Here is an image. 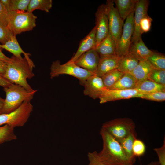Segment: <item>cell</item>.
Wrapping results in <instances>:
<instances>
[{
  "label": "cell",
  "mask_w": 165,
  "mask_h": 165,
  "mask_svg": "<svg viewBox=\"0 0 165 165\" xmlns=\"http://www.w3.org/2000/svg\"><path fill=\"white\" fill-rule=\"evenodd\" d=\"M10 61L7 63V68L3 77L12 84L19 85L27 90L32 92L34 90L27 81L35 75L27 59L24 57L21 58L13 55Z\"/></svg>",
  "instance_id": "1"
},
{
  "label": "cell",
  "mask_w": 165,
  "mask_h": 165,
  "mask_svg": "<svg viewBox=\"0 0 165 165\" xmlns=\"http://www.w3.org/2000/svg\"><path fill=\"white\" fill-rule=\"evenodd\" d=\"M100 133L103 140V148L98 154L105 165L133 164L124 153L118 141L102 127Z\"/></svg>",
  "instance_id": "2"
},
{
  "label": "cell",
  "mask_w": 165,
  "mask_h": 165,
  "mask_svg": "<svg viewBox=\"0 0 165 165\" xmlns=\"http://www.w3.org/2000/svg\"><path fill=\"white\" fill-rule=\"evenodd\" d=\"M6 94V97L3 106L0 109V114H7L19 108L24 101H31L38 90L29 92L22 86L12 84L3 88Z\"/></svg>",
  "instance_id": "3"
},
{
  "label": "cell",
  "mask_w": 165,
  "mask_h": 165,
  "mask_svg": "<svg viewBox=\"0 0 165 165\" xmlns=\"http://www.w3.org/2000/svg\"><path fill=\"white\" fill-rule=\"evenodd\" d=\"M37 17L32 13L15 11L9 13L7 27L14 35L29 31L36 26Z\"/></svg>",
  "instance_id": "4"
},
{
  "label": "cell",
  "mask_w": 165,
  "mask_h": 165,
  "mask_svg": "<svg viewBox=\"0 0 165 165\" xmlns=\"http://www.w3.org/2000/svg\"><path fill=\"white\" fill-rule=\"evenodd\" d=\"M51 78L58 77L60 75H70L78 79L81 85L90 76L95 74L77 66L75 63L69 60L64 64L57 60L53 61L50 68Z\"/></svg>",
  "instance_id": "5"
},
{
  "label": "cell",
  "mask_w": 165,
  "mask_h": 165,
  "mask_svg": "<svg viewBox=\"0 0 165 165\" xmlns=\"http://www.w3.org/2000/svg\"><path fill=\"white\" fill-rule=\"evenodd\" d=\"M102 127L119 142L136 131L134 122L127 118H117L105 122Z\"/></svg>",
  "instance_id": "6"
},
{
  "label": "cell",
  "mask_w": 165,
  "mask_h": 165,
  "mask_svg": "<svg viewBox=\"0 0 165 165\" xmlns=\"http://www.w3.org/2000/svg\"><path fill=\"white\" fill-rule=\"evenodd\" d=\"M33 108L31 101H25L14 111L7 114H0V126L7 125L14 128L24 126L28 121Z\"/></svg>",
  "instance_id": "7"
},
{
  "label": "cell",
  "mask_w": 165,
  "mask_h": 165,
  "mask_svg": "<svg viewBox=\"0 0 165 165\" xmlns=\"http://www.w3.org/2000/svg\"><path fill=\"white\" fill-rule=\"evenodd\" d=\"M114 4L113 0H107L105 4L108 20L109 32L116 46L121 35L124 20L121 17Z\"/></svg>",
  "instance_id": "8"
},
{
  "label": "cell",
  "mask_w": 165,
  "mask_h": 165,
  "mask_svg": "<svg viewBox=\"0 0 165 165\" xmlns=\"http://www.w3.org/2000/svg\"><path fill=\"white\" fill-rule=\"evenodd\" d=\"M134 11L130 13L126 19L121 35L116 45V53L118 57L129 52L134 32Z\"/></svg>",
  "instance_id": "9"
},
{
  "label": "cell",
  "mask_w": 165,
  "mask_h": 165,
  "mask_svg": "<svg viewBox=\"0 0 165 165\" xmlns=\"http://www.w3.org/2000/svg\"><path fill=\"white\" fill-rule=\"evenodd\" d=\"M96 27V47L107 37L109 33L108 20L105 4L97 8L95 14Z\"/></svg>",
  "instance_id": "10"
},
{
  "label": "cell",
  "mask_w": 165,
  "mask_h": 165,
  "mask_svg": "<svg viewBox=\"0 0 165 165\" xmlns=\"http://www.w3.org/2000/svg\"><path fill=\"white\" fill-rule=\"evenodd\" d=\"M142 94L139 92L136 89L126 90H116L105 89L99 98L100 103L103 104L106 102L133 98H141Z\"/></svg>",
  "instance_id": "11"
},
{
  "label": "cell",
  "mask_w": 165,
  "mask_h": 165,
  "mask_svg": "<svg viewBox=\"0 0 165 165\" xmlns=\"http://www.w3.org/2000/svg\"><path fill=\"white\" fill-rule=\"evenodd\" d=\"M149 5L148 0H138L134 11V32L131 43L138 41L141 38L140 29V23L142 18L148 15Z\"/></svg>",
  "instance_id": "12"
},
{
  "label": "cell",
  "mask_w": 165,
  "mask_h": 165,
  "mask_svg": "<svg viewBox=\"0 0 165 165\" xmlns=\"http://www.w3.org/2000/svg\"><path fill=\"white\" fill-rule=\"evenodd\" d=\"M82 85L84 87V94L94 99H99L103 91L106 89L101 78L96 75L88 77Z\"/></svg>",
  "instance_id": "13"
},
{
  "label": "cell",
  "mask_w": 165,
  "mask_h": 165,
  "mask_svg": "<svg viewBox=\"0 0 165 165\" xmlns=\"http://www.w3.org/2000/svg\"><path fill=\"white\" fill-rule=\"evenodd\" d=\"M100 58L95 49H94L83 53L74 62L79 67L96 75Z\"/></svg>",
  "instance_id": "14"
},
{
  "label": "cell",
  "mask_w": 165,
  "mask_h": 165,
  "mask_svg": "<svg viewBox=\"0 0 165 165\" xmlns=\"http://www.w3.org/2000/svg\"><path fill=\"white\" fill-rule=\"evenodd\" d=\"M2 49H5L19 58H22L21 54H24V57L27 60L31 68L33 69L35 67L33 62L29 57L31 54L25 52L22 50L17 40L16 36L13 35L10 39L5 44H0V49L2 50Z\"/></svg>",
  "instance_id": "15"
},
{
  "label": "cell",
  "mask_w": 165,
  "mask_h": 165,
  "mask_svg": "<svg viewBox=\"0 0 165 165\" xmlns=\"http://www.w3.org/2000/svg\"><path fill=\"white\" fill-rule=\"evenodd\" d=\"M96 27L95 26L89 33L80 41L76 52L70 60L75 62L86 52L96 48Z\"/></svg>",
  "instance_id": "16"
},
{
  "label": "cell",
  "mask_w": 165,
  "mask_h": 165,
  "mask_svg": "<svg viewBox=\"0 0 165 165\" xmlns=\"http://www.w3.org/2000/svg\"><path fill=\"white\" fill-rule=\"evenodd\" d=\"M129 52L139 62L147 61L153 52L146 46L141 38L138 41L131 43Z\"/></svg>",
  "instance_id": "17"
},
{
  "label": "cell",
  "mask_w": 165,
  "mask_h": 165,
  "mask_svg": "<svg viewBox=\"0 0 165 165\" xmlns=\"http://www.w3.org/2000/svg\"><path fill=\"white\" fill-rule=\"evenodd\" d=\"M119 57H100L96 75L101 77L108 72L117 68Z\"/></svg>",
  "instance_id": "18"
},
{
  "label": "cell",
  "mask_w": 165,
  "mask_h": 165,
  "mask_svg": "<svg viewBox=\"0 0 165 165\" xmlns=\"http://www.w3.org/2000/svg\"><path fill=\"white\" fill-rule=\"evenodd\" d=\"M153 68L147 61H141L139 62L138 65L134 69L130 72L135 78L137 86L141 83L148 79L149 75Z\"/></svg>",
  "instance_id": "19"
},
{
  "label": "cell",
  "mask_w": 165,
  "mask_h": 165,
  "mask_svg": "<svg viewBox=\"0 0 165 165\" xmlns=\"http://www.w3.org/2000/svg\"><path fill=\"white\" fill-rule=\"evenodd\" d=\"M95 49L100 57L116 56V44L109 32Z\"/></svg>",
  "instance_id": "20"
},
{
  "label": "cell",
  "mask_w": 165,
  "mask_h": 165,
  "mask_svg": "<svg viewBox=\"0 0 165 165\" xmlns=\"http://www.w3.org/2000/svg\"><path fill=\"white\" fill-rule=\"evenodd\" d=\"M138 0H113L116 8L123 20L133 11H134L136 4Z\"/></svg>",
  "instance_id": "21"
},
{
  "label": "cell",
  "mask_w": 165,
  "mask_h": 165,
  "mask_svg": "<svg viewBox=\"0 0 165 165\" xmlns=\"http://www.w3.org/2000/svg\"><path fill=\"white\" fill-rule=\"evenodd\" d=\"M139 61L130 52L119 57L117 69L123 73H130L138 65Z\"/></svg>",
  "instance_id": "22"
},
{
  "label": "cell",
  "mask_w": 165,
  "mask_h": 165,
  "mask_svg": "<svg viewBox=\"0 0 165 165\" xmlns=\"http://www.w3.org/2000/svg\"><path fill=\"white\" fill-rule=\"evenodd\" d=\"M137 136L135 131L131 133L119 142L124 153L133 164L135 162L136 157L133 154L132 146L134 141L137 138Z\"/></svg>",
  "instance_id": "23"
},
{
  "label": "cell",
  "mask_w": 165,
  "mask_h": 165,
  "mask_svg": "<svg viewBox=\"0 0 165 165\" xmlns=\"http://www.w3.org/2000/svg\"><path fill=\"white\" fill-rule=\"evenodd\" d=\"M137 86L135 78L130 73H124L122 77L109 89L126 90L136 89Z\"/></svg>",
  "instance_id": "24"
},
{
  "label": "cell",
  "mask_w": 165,
  "mask_h": 165,
  "mask_svg": "<svg viewBox=\"0 0 165 165\" xmlns=\"http://www.w3.org/2000/svg\"><path fill=\"white\" fill-rule=\"evenodd\" d=\"M136 89L142 94H149L165 91V85L158 84L147 79L141 83Z\"/></svg>",
  "instance_id": "25"
},
{
  "label": "cell",
  "mask_w": 165,
  "mask_h": 165,
  "mask_svg": "<svg viewBox=\"0 0 165 165\" xmlns=\"http://www.w3.org/2000/svg\"><path fill=\"white\" fill-rule=\"evenodd\" d=\"M52 0H30L27 11L32 13L38 9L48 13L52 6Z\"/></svg>",
  "instance_id": "26"
},
{
  "label": "cell",
  "mask_w": 165,
  "mask_h": 165,
  "mask_svg": "<svg viewBox=\"0 0 165 165\" xmlns=\"http://www.w3.org/2000/svg\"><path fill=\"white\" fill-rule=\"evenodd\" d=\"M124 74L116 69L104 75L101 78L105 87L106 89L110 88L119 80Z\"/></svg>",
  "instance_id": "27"
},
{
  "label": "cell",
  "mask_w": 165,
  "mask_h": 165,
  "mask_svg": "<svg viewBox=\"0 0 165 165\" xmlns=\"http://www.w3.org/2000/svg\"><path fill=\"white\" fill-rule=\"evenodd\" d=\"M147 61L153 68L165 70V56L164 55L153 52Z\"/></svg>",
  "instance_id": "28"
},
{
  "label": "cell",
  "mask_w": 165,
  "mask_h": 165,
  "mask_svg": "<svg viewBox=\"0 0 165 165\" xmlns=\"http://www.w3.org/2000/svg\"><path fill=\"white\" fill-rule=\"evenodd\" d=\"M14 128L7 125L0 126V144L17 139Z\"/></svg>",
  "instance_id": "29"
},
{
  "label": "cell",
  "mask_w": 165,
  "mask_h": 165,
  "mask_svg": "<svg viewBox=\"0 0 165 165\" xmlns=\"http://www.w3.org/2000/svg\"><path fill=\"white\" fill-rule=\"evenodd\" d=\"M30 0H10L8 13L15 11H27Z\"/></svg>",
  "instance_id": "30"
},
{
  "label": "cell",
  "mask_w": 165,
  "mask_h": 165,
  "mask_svg": "<svg viewBox=\"0 0 165 165\" xmlns=\"http://www.w3.org/2000/svg\"><path fill=\"white\" fill-rule=\"evenodd\" d=\"M148 79L158 84L165 85V70L153 68Z\"/></svg>",
  "instance_id": "31"
},
{
  "label": "cell",
  "mask_w": 165,
  "mask_h": 165,
  "mask_svg": "<svg viewBox=\"0 0 165 165\" xmlns=\"http://www.w3.org/2000/svg\"><path fill=\"white\" fill-rule=\"evenodd\" d=\"M132 149L134 156L135 157H140L145 153L146 146L142 141L136 138L134 141Z\"/></svg>",
  "instance_id": "32"
},
{
  "label": "cell",
  "mask_w": 165,
  "mask_h": 165,
  "mask_svg": "<svg viewBox=\"0 0 165 165\" xmlns=\"http://www.w3.org/2000/svg\"><path fill=\"white\" fill-rule=\"evenodd\" d=\"M141 98L157 102H162L165 100V91L142 94Z\"/></svg>",
  "instance_id": "33"
},
{
  "label": "cell",
  "mask_w": 165,
  "mask_h": 165,
  "mask_svg": "<svg viewBox=\"0 0 165 165\" xmlns=\"http://www.w3.org/2000/svg\"><path fill=\"white\" fill-rule=\"evenodd\" d=\"M152 21V19L148 14L142 18L140 23V31L141 35L150 31Z\"/></svg>",
  "instance_id": "34"
},
{
  "label": "cell",
  "mask_w": 165,
  "mask_h": 165,
  "mask_svg": "<svg viewBox=\"0 0 165 165\" xmlns=\"http://www.w3.org/2000/svg\"><path fill=\"white\" fill-rule=\"evenodd\" d=\"M13 35L7 27L0 24V42L5 44Z\"/></svg>",
  "instance_id": "35"
},
{
  "label": "cell",
  "mask_w": 165,
  "mask_h": 165,
  "mask_svg": "<svg viewBox=\"0 0 165 165\" xmlns=\"http://www.w3.org/2000/svg\"><path fill=\"white\" fill-rule=\"evenodd\" d=\"M9 13L0 0V24L7 27Z\"/></svg>",
  "instance_id": "36"
},
{
  "label": "cell",
  "mask_w": 165,
  "mask_h": 165,
  "mask_svg": "<svg viewBox=\"0 0 165 165\" xmlns=\"http://www.w3.org/2000/svg\"><path fill=\"white\" fill-rule=\"evenodd\" d=\"M87 156L89 162L88 165H105L100 159L96 151L89 152Z\"/></svg>",
  "instance_id": "37"
},
{
  "label": "cell",
  "mask_w": 165,
  "mask_h": 165,
  "mask_svg": "<svg viewBox=\"0 0 165 165\" xmlns=\"http://www.w3.org/2000/svg\"><path fill=\"white\" fill-rule=\"evenodd\" d=\"M165 139L164 138L163 143L162 146L154 149L157 154L160 165H165Z\"/></svg>",
  "instance_id": "38"
},
{
  "label": "cell",
  "mask_w": 165,
  "mask_h": 165,
  "mask_svg": "<svg viewBox=\"0 0 165 165\" xmlns=\"http://www.w3.org/2000/svg\"><path fill=\"white\" fill-rule=\"evenodd\" d=\"M12 84L0 75V86L3 88L8 87Z\"/></svg>",
  "instance_id": "39"
},
{
  "label": "cell",
  "mask_w": 165,
  "mask_h": 165,
  "mask_svg": "<svg viewBox=\"0 0 165 165\" xmlns=\"http://www.w3.org/2000/svg\"><path fill=\"white\" fill-rule=\"evenodd\" d=\"M7 68V63L0 61V75H3L5 73Z\"/></svg>",
  "instance_id": "40"
},
{
  "label": "cell",
  "mask_w": 165,
  "mask_h": 165,
  "mask_svg": "<svg viewBox=\"0 0 165 165\" xmlns=\"http://www.w3.org/2000/svg\"><path fill=\"white\" fill-rule=\"evenodd\" d=\"M0 61L6 63L9 62L10 61V58L6 56L0 49Z\"/></svg>",
  "instance_id": "41"
},
{
  "label": "cell",
  "mask_w": 165,
  "mask_h": 165,
  "mask_svg": "<svg viewBox=\"0 0 165 165\" xmlns=\"http://www.w3.org/2000/svg\"><path fill=\"white\" fill-rule=\"evenodd\" d=\"M4 101V99L2 98L0 96V109L3 106Z\"/></svg>",
  "instance_id": "42"
},
{
  "label": "cell",
  "mask_w": 165,
  "mask_h": 165,
  "mask_svg": "<svg viewBox=\"0 0 165 165\" xmlns=\"http://www.w3.org/2000/svg\"><path fill=\"white\" fill-rule=\"evenodd\" d=\"M132 165H134L132 164ZM147 165H160L158 161H153L151 162Z\"/></svg>",
  "instance_id": "43"
}]
</instances>
